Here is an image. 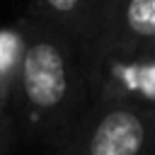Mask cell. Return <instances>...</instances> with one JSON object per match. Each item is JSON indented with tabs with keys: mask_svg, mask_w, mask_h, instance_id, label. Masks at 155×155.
Wrapping results in <instances>:
<instances>
[{
	"mask_svg": "<svg viewBox=\"0 0 155 155\" xmlns=\"http://www.w3.org/2000/svg\"><path fill=\"white\" fill-rule=\"evenodd\" d=\"M150 46H155V0H121L104 24L94 61L116 53L133 56Z\"/></svg>",
	"mask_w": 155,
	"mask_h": 155,
	"instance_id": "3",
	"label": "cell"
},
{
	"mask_svg": "<svg viewBox=\"0 0 155 155\" xmlns=\"http://www.w3.org/2000/svg\"><path fill=\"white\" fill-rule=\"evenodd\" d=\"M121 0H94V5H97V12H99V19H102V31H104V24H107V19H109V15H111V10L119 5ZM102 41V39H99ZM99 51V48H97Z\"/></svg>",
	"mask_w": 155,
	"mask_h": 155,
	"instance_id": "5",
	"label": "cell"
},
{
	"mask_svg": "<svg viewBox=\"0 0 155 155\" xmlns=\"http://www.w3.org/2000/svg\"><path fill=\"white\" fill-rule=\"evenodd\" d=\"M22 99L39 126L61 131L85 97V78L73 41L48 22L31 24L19 56Z\"/></svg>",
	"mask_w": 155,
	"mask_h": 155,
	"instance_id": "1",
	"label": "cell"
},
{
	"mask_svg": "<svg viewBox=\"0 0 155 155\" xmlns=\"http://www.w3.org/2000/svg\"><path fill=\"white\" fill-rule=\"evenodd\" d=\"M63 155H155V111L119 99L75 131Z\"/></svg>",
	"mask_w": 155,
	"mask_h": 155,
	"instance_id": "2",
	"label": "cell"
},
{
	"mask_svg": "<svg viewBox=\"0 0 155 155\" xmlns=\"http://www.w3.org/2000/svg\"><path fill=\"white\" fill-rule=\"evenodd\" d=\"M41 19L63 31L70 41H80L82 48L94 61L99 39H102V19L94 0H39Z\"/></svg>",
	"mask_w": 155,
	"mask_h": 155,
	"instance_id": "4",
	"label": "cell"
},
{
	"mask_svg": "<svg viewBox=\"0 0 155 155\" xmlns=\"http://www.w3.org/2000/svg\"><path fill=\"white\" fill-rule=\"evenodd\" d=\"M153 56H155V48H153Z\"/></svg>",
	"mask_w": 155,
	"mask_h": 155,
	"instance_id": "6",
	"label": "cell"
}]
</instances>
